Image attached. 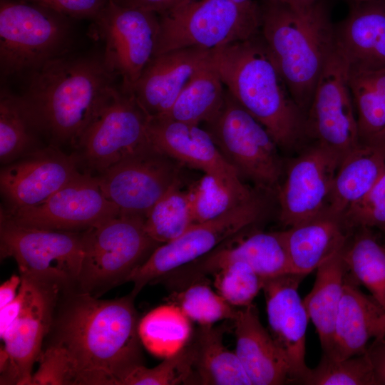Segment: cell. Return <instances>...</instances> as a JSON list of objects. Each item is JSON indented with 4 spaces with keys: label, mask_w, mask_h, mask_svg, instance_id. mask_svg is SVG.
<instances>
[{
    "label": "cell",
    "mask_w": 385,
    "mask_h": 385,
    "mask_svg": "<svg viewBox=\"0 0 385 385\" xmlns=\"http://www.w3.org/2000/svg\"><path fill=\"white\" fill-rule=\"evenodd\" d=\"M64 292L49 344L65 356L72 385H123L143 364L135 297L101 299L76 290Z\"/></svg>",
    "instance_id": "6da1fadb"
},
{
    "label": "cell",
    "mask_w": 385,
    "mask_h": 385,
    "mask_svg": "<svg viewBox=\"0 0 385 385\" xmlns=\"http://www.w3.org/2000/svg\"><path fill=\"white\" fill-rule=\"evenodd\" d=\"M102 56L66 54L29 75L21 106L38 134L51 145L76 148L117 88Z\"/></svg>",
    "instance_id": "7a4b0ae2"
},
{
    "label": "cell",
    "mask_w": 385,
    "mask_h": 385,
    "mask_svg": "<svg viewBox=\"0 0 385 385\" xmlns=\"http://www.w3.org/2000/svg\"><path fill=\"white\" fill-rule=\"evenodd\" d=\"M211 63L228 93L266 128L278 147L292 148L306 135L305 114L260 33L212 50Z\"/></svg>",
    "instance_id": "3957f363"
},
{
    "label": "cell",
    "mask_w": 385,
    "mask_h": 385,
    "mask_svg": "<svg viewBox=\"0 0 385 385\" xmlns=\"http://www.w3.org/2000/svg\"><path fill=\"white\" fill-rule=\"evenodd\" d=\"M260 35L292 98L305 116L319 76L336 44V29L318 0L294 8L267 0Z\"/></svg>",
    "instance_id": "277c9868"
},
{
    "label": "cell",
    "mask_w": 385,
    "mask_h": 385,
    "mask_svg": "<svg viewBox=\"0 0 385 385\" xmlns=\"http://www.w3.org/2000/svg\"><path fill=\"white\" fill-rule=\"evenodd\" d=\"M84 256L74 290L99 297L127 282L160 244L145 228V217L120 213L83 231Z\"/></svg>",
    "instance_id": "5b68a950"
},
{
    "label": "cell",
    "mask_w": 385,
    "mask_h": 385,
    "mask_svg": "<svg viewBox=\"0 0 385 385\" xmlns=\"http://www.w3.org/2000/svg\"><path fill=\"white\" fill-rule=\"evenodd\" d=\"M260 26L261 7L253 1L193 0L159 16L153 56L187 47L213 50L257 35Z\"/></svg>",
    "instance_id": "8992f818"
},
{
    "label": "cell",
    "mask_w": 385,
    "mask_h": 385,
    "mask_svg": "<svg viewBox=\"0 0 385 385\" xmlns=\"http://www.w3.org/2000/svg\"><path fill=\"white\" fill-rule=\"evenodd\" d=\"M68 19L24 0H1V76H29L66 54L71 35Z\"/></svg>",
    "instance_id": "52a82bcc"
},
{
    "label": "cell",
    "mask_w": 385,
    "mask_h": 385,
    "mask_svg": "<svg viewBox=\"0 0 385 385\" xmlns=\"http://www.w3.org/2000/svg\"><path fill=\"white\" fill-rule=\"evenodd\" d=\"M1 257L16 262L20 276L74 290L84 256L83 231H61L19 225L0 215Z\"/></svg>",
    "instance_id": "ba28073f"
},
{
    "label": "cell",
    "mask_w": 385,
    "mask_h": 385,
    "mask_svg": "<svg viewBox=\"0 0 385 385\" xmlns=\"http://www.w3.org/2000/svg\"><path fill=\"white\" fill-rule=\"evenodd\" d=\"M205 126L240 177L244 175L265 190L278 189L283 171L278 145L227 90L222 108Z\"/></svg>",
    "instance_id": "9c48e42d"
},
{
    "label": "cell",
    "mask_w": 385,
    "mask_h": 385,
    "mask_svg": "<svg viewBox=\"0 0 385 385\" xmlns=\"http://www.w3.org/2000/svg\"><path fill=\"white\" fill-rule=\"evenodd\" d=\"M259 197L232 207L220 216L191 225L177 238L158 245L130 276L135 297L149 283L207 255L222 242L247 228L261 217Z\"/></svg>",
    "instance_id": "30bf717a"
},
{
    "label": "cell",
    "mask_w": 385,
    "mask_h": 385,
    "mask_svg": "<svg viewBox=\"0 0 385 385\" xmlns=\"http://www.w3.org/2000/svg\"><path fill=\"white\" fill-rule=\"evenodd\" d=\"M306 135L334 153L340 163L360 145L349 67L336 44L306 113Z\"/></svg>",
    "instance_id": "8fae6325"
},
{
    "label": "cell",
    "mask_w": 385,
    "mask_h": 385,
    "mask_svg": "<svg viewBox=\"0 0 385 385\" xmlns=\"http://www.w3.org/2000/svg\"><path fill=\"white\" fill-rule=\"evenodd\" d=\"M182 165L149 140L97 178L105 196L120 213L145 217L168 191L181 185Z\"/></svg>",
    "instance_id": "7c38bea8"
},
{
    "label": "cell",
    "mask_w": 385,
    "mask_h": 385,
    "mask_svg": "<svg viewBox=\"0 0 385 385\" xmlns=\"http://www.w3.org/2000/svg\"><path fill=\"white\" fill-rule=\"evenodd\" d=\"M103 41L107 68L121 79L120 90L133 95L144 68L153 57L159 16L108 0L93 19Z\"/></svg>",
    "instance_id": "4fadbf2b"
},
{
    "label": "cell",
    "mask_w": 385,
    "mask_h": 385,
    "mask_svg": "<svg viewBox=\"0 0 385 385\" xmlns=\"http://www.w3.org/2000/svg\"><path fill=\"white\" fill-rule=\"evenodd\" d=\"M25 302L16 322L1 337V384L31 385L33 366L51 330L61 289L21 277Z\"/></svg>",
    "instance_id": "5bb4252c"
},
{
    "label": "cell",
    "mask_w": 385,
    "mask_h": 385,
    "mask_svg": "<svg viewBox=\"0 0 385 385\" xmlns=\"http://www.w3.org/2000/svg\"><path fill=\"white\" fill-rule=\"evenodd\" d=\"M1 214L26 227L80 232L120 214L102 192L97 176L79 173L42 203Z\"/></svg>",
    "instance_id": "9a60e30c"
},
{
    "label": "cell",
    "mask_w": 385,
    "mask_h": 385,
    "mask_svg": "<svg viewBox=\"0 0 385 385\" xmlns=\"http://www.w3.org/2000/svg\"><path fill=\"white\" fill-rule=\"evenodd\" d=\"M148 121L134 96L116 88L80 140L81 159L102 173L149 142Z\"/></svg>",
    "instance_id": "2e32d148"
},
{
    "label": "cell",
    "mask_w": 385,
    "mask_h": 385,
    "mask_svg": "<svg viewBox=\"0 0 385 385\" xmlns=\"http://www.w3.org/2000/svg\"><path fill=\"white\" fill-rule=\"evenodd\" d=\"M148 137L158 149L181 164L200 170L213 178L239 202L257 195L241 180L206 129L166 118H148Z\"/></svg>",
    "instance_id": "e0dca14e"
},
{
    "label": "cell",
    "mask_w": 385,
    "mask_h": 385,
    "mask_svg": "<svg viewBox=\"0 0 385 385\" xmlns=\"http://www.w3.org/2000/svg\"><path fill=\"white\" fill-rule=\"evenodd\" d=\"M339 163L334 153L316 143L291 161L277 189L284 225H298L327 210Z\"/></svg>",
    "instance_id": "ac0fdd59"
},
{
    "label": "cell",
    "mask_w": 385,
    "mask_h": 385,
    "mask_svg": "<svg viewBox=\"0 0 385 385\" xmlns=\"http://www.w3.org/2000/svg\"><path fill=\"white\" fill-rule=\"evenodd\" d=\"M227 239L202 257L178 268L175 277L183 287L212 276L236 262L250 265L264 279L292 273L282 231H255Z\"/></svg>",
    "instance_id": "d6986e66"
},
{
    "label": "cell",
    "mask_w": 385,
    "mask_h": 385,
    "mask_svg": "<svg viewBox=\"0 0 385 385\" xmlns=\"http://www.w3.org/2000/svg\"><path fill=\"white\" fill-rule=\"evenodd\" d=\"M78 160L51 145L5 165L0 173V188L8 209L46 201L80 173Z\"/></svg>",
    "instance_id": "ffe728a7"
},
{
    "label": "cell",
    "mask_w": 385,
    "mask_h": 385,
    "mask_svg": "<svg viewBox=\"0 0 385 385\" xmlns=\"http://www.w3.org/2000/svg\"><path fill=\"white\" fill-rule=\"evenodd\" d=\"M305 276L289 273L264 279V292L271 336L285 356L292 383L302 384L310 369L305 363L309 315L298 292Z\"/></svg>",
    "instance_id": "44dd1931"
},
{
    "label": "cell",
    "mask_w": 385,
    "mask_h": 385,
    "mask_svg": "<svg viewBox=\"0 0 385 385\" xmlns=\"http://www.w3.org/2000/svg\"><path fill=\"white\" fill-rule=\"evenodd\" d=\"M211 56L212 50L187 47L153 56L133 93L147 117L165 116L186 85L210 63Z\"/></svg>",
    "instance_id": "7402d4cb"
},
{
    "label": "cell",
    "mask_w": 385,
    "mask_h": 385,
    "mask_svg": "<svg viewBox=\"0 0 385 385\" xmlns=\"http://www.w3.org/2000/svg\"><path fill=\"white\" fill-rule=\"evenodd\" d=\"M233 322L235 353L252 385L292 383L287 359L261 323L255 305L238 308Z\"/></svg>",
    "instance_id": "603a6c76"
},
{
    "label": "cell",
    "mask_w": 385,
    "mask_h": 385,
    "mask_svg": "<svg viewBox=\"0 0 385 385\" xmlns=\"http://www.w3.org/2000/svg\"><path fill=\"white\" fill-rule=\"evenodd\" d=\"M349 273L339 306L332 344L327 353L334 359L364 354L368 342L384 329L385 310L358 288Z\"/></svg>",
    "instance_id": "cb8c5ba5"
},
{
    "label": "cell",
    "mask_w": 385,
    "mask_h": 385,
    "mask_svg": "<svg viewBox=\"0 0 385 385\" xmlns=\"http://www.w3.org/2000/svg\"><path fill=\"white\" fill-rule=\"evenodd\" d=\"M351 229L327 210L282 231L292 273L306 276L344 247Z\"/></svg>",
    "instance_id": "d4e9b609"
},
{
    "label": "cell",
    "mask_w": 385,
    "mask_h": 385,
    "mask_svg": "<svg viewBox=\"0 0 385 385\" xmlns=\"http://www.w3.org/2000/svg\"><path fill=\"white\" fill-rule=\"evenodd\" d=\"M336 45L350 71L385 69V0L355 8L336 29Z\"/></svg>",
    "instance_id": "484cf974"
},
{
    "label": "cell",
    "mask_w": 385,
    "mask_h": 385,
    "mask_svg": "<svg viewBox=\"0 0 385 385\" xmlns=\"http://www.w3.org/2000/svg\"><path fill=\"white\" fill-rule=\"evenodd\" d=\"M385 169V145L360 144L339 163L336 172L327 211L344 217L363 199Z\"/></svg>",
    "instance_id": "4316f807"
},
{
    "label": "cell",
    "mask_w": 385,
    "mask_h": 385,
    "mask_svg": "<svg viewBox=\"0 0 385 385\" xmlns=\"http://www.w3.org/2000/svg\"><path fill=\"white\" fill-rule=\"evenodd\" d=\"M225 326H200L189 341L192 356V384L252 385L235 351L223 343Z\"/></svg>",
    "instance_id": "83f0119b"
},
{
    "label": "cell",
    "mask_w": 385,
    "mask_h": 385,
    "mask_svg": "<svg viewBox=\"0 0 385 385\" xmlns=\"http://www.w3.org/2000/svg\"><path fill=\"white\" fill-rule=\"evenodd\" d=\"M342 251L317 268L314 286L303 299L318 333L323 354L329 351L332 344L336 317L349 275Z\"/></svg>",
    "instance_id": "f1b7e54d"
},
{
    "label": "cell",
    "mask_w": 385,
    "mask_h": 385,
    "mask_svg": "<svg viewBox=\"0 0 385 385\" xmlns=\"http://www.w3.org/2000/svg\"><path fill=\"white\" fill-rule=\"evenodd\" d=\"M360 144L385 145V69L350 71Z\"/></svg>",
    "instance_id": "f546056e"
},
{
    "label": "cell",
    "mask_w": 385,
    "mask_h": 385,
    "mask_svg": "<svg viewBox=\"0 0 385 385\" xmlns=\"http://www.w3.org/2000/svg\"><path fill=\"white\" fill-rule=\"evenodd\" d=\"M356 230L342 251L343 260L352 279L364 285L385 310V243L369 228Z\"/></svg>",
    "instance_id": "4dcf8cb0"
},
{
    "label": "cell",
    "mask_w": 385,
    "mask_h": 385,
    "mask_svg": "<svg viewBox=\"0 0 385 385\" xmlns=\"http://www.w3.org/2000/svg\"><path fill=\"white\" fill-rule=\"evenodd\" d=\"M225 96V86L210 59L186 85L168 114L162 118L195 125L205 123L220 111Z\"/></svg>",
    "instance_id": "1f68e13d"
},
{
    "label": "cell",
    "mask_w": 385,
    "mask_h": 385,
    "mask_svg": "<svg viewBox=\"0 0 385 385\" xmlns=\"http://www.w3.org/2000/svg\"><path fill=\"white\" fill-rule=\"evenodd\" d=\"M190 322L172 303L157 307L139 319L138 330L141 344L158 357L170 356L191 339L193 332Z\"/></svg>",
    "instance_id": "d6a6232c"
},
{
    "label": "cell",
    "mask_w": 385,
    "mask_h": 385,
    "mask_svg": "<svg viewBox=\"0 0 385 385\" xmlns=\"http://www.w3.org/2000/svg\"><path fill=\"white\" fill-rule=\"evenodd\" d=\"M36 132L18 96L1 91L0 160L9 164L39 148Z\"/></svg>",
    "instance_id": "836d02e7"
},
{
    "label": "cell",
    "mask_w": 385,
    "mask_h": 385,
    "mask_svg": "<svg viewBox=\"0 0 385 385\" xmlns=\"http://www.w3.org/2000/svg\"><path fill=\"white\" fill-rule=\"evenodd\" d=\"M180 185L168 191L145 217L148 235L160 245L177 238L194 225L188 191L181 190Z\"/></svg>",
    "instance_id": "e575fe53"
},
{
    "label": "cell",
    "mask_w": 385,
    "mask_h": 385,
    "mask_svg": "<svg viewBox=\"0 0 385 385\" xmlns=\"http://www.w3.org/2000/svg\"><path fill=\"white\" fill-rule=\"evenodd\" d=\"M206 279L173 291L168 297V302L178 306L191 321L200 326L214 325L222 320L233 321L238 308L214 291Z\"/></svg>",
    "instance_id": "d590c367"
},
{
    "label": "cell",
    "mask_w": 385,
    "mask_h": 385,
    "mask_svg": "<svg viewBox=\"0 0 385 385\" xmlns=\"http://www.w3.org/2000/svg\"><path fill=\"white\" fill-rule=\"evenodd\" d=\"M307 385H378L366 353L343 359L323 354L319 364L304 379Z\"/></svg>",
    "instance_id": "8d00e7d4"
},
{
    "label": "cell",
    "mask_w": 385,
    "mask_h": 385,
    "mask_svg": "<svg viewBox=\"0 0 385 385\" xmlns=\"http://www.w3.org/2000/svg\"><path fill=\"white\" fill-rule=\"evenodd\" d=\"M212 277L216 292L237 308L252 304L264 283V279L243 262L230 264Z\"/></svg>",
    "instance_id": "74e56055"
},
{
    "label": "cell",
    "mask_w": 385,
    "mask_h": 385,
    "mask_svg": "<svg viewBox=\"0 0 385 385\" xmlns=\"http://www.w3.org/2000/svg\"><path fill=\"white\" fill-rule=\"evenodd\" d=\"M192 356L189 342L175 354L163 359L157 366L148 368L143 364L133 370L123 385L192 384Z\"/></svg>",
    "instance_id": "f35d334b"
},
{
    "label": "cell",
    "mask_w": 385,
    "mask_h": 385,
    "mask_svg": "<svg viewBox=\"0 0 385 385\" xmlns=\"http://www.w3.org/2000/svg\"><path fill=\"white\" fill-rule=\"evenodd\" d=\"M188 191L194 224L215 219L242 203L235 200L213 178L205 174L192 184Z\"/></svg>",
    "instance_id": "ab89813d"
},
{
    "label": "cell",
    "mask_w": 385,
    "mask_h": 385,
    "mask_svg": "<svg viewBox=\"0 0 385 385\" xmlns=\"http://www.w3.org/2000/svg\"><path fill=\"white\" fill-rule=\"evenodd\" d=\"M343 218L350 229L366 227L385 230V169L377 182Z\"/></svg>",
    "instance_id": "60d3db41"
},
{
    "label": "cell",
    "mask_w": 385,
    "mask_h": 385,
    "mask_svg": "<svg viewBox=\"0 0 385 385\" xmlns=\"http://www.w3.org/2000/svg\"><path fill=\"white\" fill-rule=\"evenodd\" d=\"M38 361L39 366L32 375L31 385H72L68 361L56 346L49 344Z\"/></svg>",
    "instance_id": "b9f144b4"
},
{
    "label": "cell",
    "mask_w": 385,
    "mask_h": 385,
    "mask_svg": "<svg viewBox=\"0 0 385 385\" xmlns=\"http://www.w3.org/2000/svg\"><path fill=\"white\" fill-rule=\"evenodd\" d=\"M74 19H94L108 0H24Z\"/></svg>",
    "instance_id": "7bdbcfd3"
},
{
    "label": "cell",
    "mask_w": 385,
    "mask_h": 385,
    "mask_svg": "<svg viewBox=\"0 0 385 385\" xmlns=\"http://www.w3.org/2000/svg\"><path fill=\"white\" fill-rule=\"evenodd\" d=\"M118 4L143 9L158 16L168 14L193 0H113Z\"/></svg>",
    "instance_id": "ee69618b"
},
{
    "label": "cell",
    "mask_w": 385,
    "mask_h": 385,
    "mask_svg": "<svg viewBox=\"0 0 385 385\" xmlns=\"http://www.w3.org/2000/svg\"><path fill=\"white\" fill-rule=\"evenodd\" d=\"M366 353L372 364L378 385H385V329L374 338Z\"/></svg>",
    "instance_id": "f6af8a7d"
},
{
    "label": "cell",
    "mask_w": 385,
    "mask_h": 385,
    "mask_svg": "<svg viewBox=\"0 0 385 385\" xmlns=\"http://www.w3.org/2000/svg\"><path fill=\"white\" fill-rule=\"evenodd\" d=\"M25 302V290L23 285L16 298L7 305L0 308V337L16 322L20 316Z\"/></svg>",
    "instance_id": "bcb514c9"
},
{
    "label": "cell",
    "mask_w": 385,
    "mask_h": 385,
    "mask_svg": "<svg viewBox=\"0 0 385 385\" xmlns=\"http://www.w3.org/2000/svg\"><path fill=\"white\" fill-rule=\"evenodd\" d=\"M21 284L20 275L13 274L0 286V308L11 302L17 296Z\"/></svg>",
    "instance_id": "7dc6e473"
},
{
    "label": "cell",
    "mask_w": 385,
    "mask_h": 385,
    "mask_svg": "<svg viewBox=\"0 0 385 385\" xmlns=\"http://www.w3.org/2000/svg\"><path fill=\"white\" fill-rule=\"evenodd\" d=\"M294 8H306L315 4L318 0H272Z\"/></svg>",
    "instance_id": "c3c4849f"
},
{
    "label": "cell",
    "mask_w": 385,
    "mask_h": 385,
    "mask_svg": "<svg viewBox=\"0 0 385 385\" xmlns=\"http://www.w3.org/2000/svg\"><path fill=\"white\" fill-rule=\"evenodd\" d=\"M232 1H234L236 3L242 4H248L252 1V0H232Z\"/></svg>",
    "instance_id": "681fc988"
},
{
    "label": "cell",
    "mask_w": 385,
    "mask_h": 385,
    "mask_svg": "<svg viewBox=\"0 0 385 385\" xmlns=\"http://www.w3.org/2000/svg\"><path fill=\"white\" fill-rule=\"evenodd\" d=\"M384 329H385V319H384Z\"/></svg>",
    "instance_id": "f907efd6"
}]
</instances>
